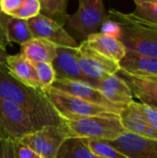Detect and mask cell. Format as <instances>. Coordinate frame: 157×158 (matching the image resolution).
Listing matches in <instances>:
<instances>
[{
    "label": "cell",
    "instance_id": "obj_1",
    "mask_svg": "<svg viewBox=\"0 0 157 158\" xmlns=\"http://www.w3.org/2000/svg\"><path fill=\"white\" fill-rule=\"evenodd\" d=\"M0 97L18 106L29 118L36 130L45 126H59L65 121L41 89L23 84L12 77L6 67L0 65Z\"/></svg>",
    "mask_w": 157,
    "mask_h": 158
},
{
    "label": "cell",
    "instance_id": "obj_2",
    "mask_svg": "<svg viewBox=\"0 0 157 158\" xmlns=\"http://www.w3.org/2000/svg\"><path fill=\"white\" fill-rule=\"evenodd\" d=\"M107 17L121 28L119 41L127 50L157 59V25L144 21L132 12L124 13L111 8Z\"/></svg>",
    "mask_w": 157,
    "mask_h": 158
},
{
    "label": "cell",
    "instance_id": "obj_3",
    "mask_svg": "<svg viewBox=\"0 0 157 158\" xmlns=\"http://www.w3.org/2000/svg\"><path fill=\"white\" fill-rule=\"evenodd\" d=\"M70 138L96 139L112 142L125 132L119 115L106 113L77 120L65 121Z\"/></svg>",
    "mask_w": 157,
    "mask_h": 158
},
{
    "label": "cell",
    "instance_id": "obj_4",
    "mask_svg": "<svg viewBox=\"0 0 157 158\" xmlns=\"http://www.w3.org/2000/svg\"><path fill=\"white\" fill-rule=\"evenodd\" d=\"M43 92L58 116L64 121L77 120L88 117L113 113L108 108L88 103L54 87H50Z\"/></svg>",
    "mask_w": 157,
    "mask_h": 158
},
{
    "label": "cell",
    "instance_id": "obj_5",
    "mask_svg": "<svg viewBox=\"0 0 157 158\" xmlns=\"http://www.w3.org/2000/svg\"><path fill=\"white\" fill-rule=\"evenodd\" d=\"M77 59L82 74L95 89L100 81L117 74L120 69L119 63L93 50L85 40L77 47Z\"/></svg>",
    "mask_w": 157,
    "mask_h": 158
},
{
    "label": "cell",
    "instance_id": "obj_6",
    "mask_svg": "<svg viewBox=\"0 0 157 158\" xmlns=\"http://www.w3.org/2000/svg\"><path fill=\"white\" fill-rule=\"evenodd\" d=\"M68 138L70 133L64 122L59 126H45L27 134L16 143L30 148L43 158H57L61 145Z\"/></svg>",
    "mask_w": 157,
    "mask_h": 158
},
{
    "label": "cell",
    "instance_id": "obj_7",
    "mask_svg": "<svg viewBox=\"0 0 157 158\" xmlns=\"http://www.w3.org/2000/svg\"><path fill=\"white\" fill-rule=\"evenodd\" d=\"M106 17L102 0H80L78 10L68 17V23L73 31L87 39L91 34L98 32Z\"/></svg>",
    "mask_w": 157,
    "mask_h": 158
},
{
    "label": "cell",
    "instance_id": "obj_8",
    "mask_svg": "<svg viewBox=\"0 0 157 158\" xmlns=\"http://www.w3.org/2000/svg\"><path fill=\"white\" fill-rule=\"evenodd\" d=\"M35 131L27 115L18 106L0 97V140L18 142Z\"/></svg>",
    "mask_w": 157,
    "mask_h": 158
},
{
    "label": "cell",
    "instance_id": "obj_9",
    "mask_svg": "<svg viewBox=\"0 0 157 158\" xmlns=\"http://www.w3.org/2000/svg\"><path fill=\"white\" fill-rule=\"evenodd\" d=\"M27 21L33 38H42L61 47L75 48L79 45L76 40L68 33L63 26L41 14Z\"/></svg>",
    "mask_w": 157,
    "mask_h": 158
},
{
    "label": "cell",
    "instance_id": "obj_10",
    "mask_svg": "<svg viewBox=\"0 0 157 158\" xmlns=\"http://www.w3.org/2000/svg\"><path fill=\"white\" fill-rule=\"evenodd\" d=\"M52 87L60 90L64 93L71 94L75 97H78L88 103H92L105 108H108L113 113L119 115L123 106H116L110 103L97 89L93 88L92 85L76 81L56 79Z\"/></svg>",
    "mask_w": 157,
    "mask_h": 158
},
{
    "label": "cell",
    "instance_id": "obj_11",
    "mask_svg": "<svg viewBox=\"0 0 157 158\" xmlns=\"http://www.w3.org/2000/svg\"><path fill=\"white\" fill-rule=\"evenodd\" d=\"M108 143L128 158H157L156 140L125 131Z\"/></svg>",
    "mask_w": 157,
    "mask_h": 158
},
{
    "label": "cell",
    "instance_id": "obj_12",
    "mask_svg": "<svg viewBox=\"0 0 157 158\" xmlns=\"http://www.w3.org/2000/svg\"><path fill=\"white\" fill-rule=\"evenodd\" d=\"M129 85L133 97L157 110V77L133 76L122 69L117 73Z\"/></svg>",
    "mask_w": 157,
    "mask_h": 158
},
{
    "label": "cell",
    "instance_id": "obj_13",
    "mask_svg": "<svg viewBox=\"0 0 157 158\" xmlns=\"http://www.w3.org/2000/svg\"><path fill=\"white\" fill-rule=\"evenodd\" d=\"M52 65L56 71V79L76 81L90 84L79 67L77 47L71 48L57 46L56 57L53 61Z\"/></svg>",
    "mask_w": 157,
    "mask_h": 158
},
{
    "label": "cell",
    "instance_id": "obj_14",
    "mask_svg": "<svg viewBox=\"0 0 157 158\" xmlns=\"http://www.w3.org/2000/svg\"><path fill=\"white\" fill-rule=\"evenodd\" d=\"M97 90L113 105L125 107L133 102L129 85L118 74L109 76L99 82Z\"/></svg>",
    "mask_w": 157,
    "mask_h": 158
},
{
    "label": "cell",
    "instance_id": "obj_15",
    "mask_svg": "<svg viewBox=\"0 0 157 158\" xmlns=\"http://www.w3.org/2000/svg\"><path fill=\"white\" fill-rule=\"evenodd\" d=\"M6 67L9 74L19 81L31 88L42 90V85L36 75L33 64L20 53L8 55L6 59Z\"/></svg>",
    "mask_w": 157,
    "mask_h": 158
},
{
    "label": "cell",
    "instance_id": "obj_16",
    "mask_svg": "<svg viewBox=\"0 0 157 158\" xmlns=\"http://www.w3.org/2000/svg\"><path fill=\"white\" fill-rule=\"evenodd\" d=\"M85 41L93 50L118 63L123 59L127 52L126 47L118 39L107 36L101 32L91 34Z\"/></svg>",
    "mask_w": 157,
    "mask_h": 158
},
{
    "label": "cell",
    "instance_id": "obj_17",
    "mask_svg": "<svg viewBox=\"0 0 157 158\" xmlns=\"http://www.w3.org/2000/svg\"><path fill=\"white\" fill-rule=\"evenodd\" d=\"M56 44L47 40L32 38L20 45V54L32 64L41 62L53 63L56 57Z\"/></svg>",
    "mask_w": 157,
    "mask_h": 158
},
{
    "label": "cell",
    "instance_id": "obj_18",
    "mask_svg": "<svg viewBox=\"0 0 157 158\" xmlns=\"http://www.w3.org/2000/svg\"><path fill=\"white\" fill-rule=\"evenodd\" d=\"M120 69L139 77H157V59L141 56L127 50L119 62Z\"/></svg>",
    "mask_w": 157,
    "mask_h": 158
},
{
    "label": "cell",
    "instance_id": "obj_19",
    "mask_svg": "<svg viewBox=\"0 0 157 158\" xmlns=\"http://www.w3.org/2000/svg\"><path fill=\"white\" fill-rule=\"evenodd\" d=\"M0 21L8 43L20 45L33 38L27 20L16 19L0 12Z\"/></svg>",
    "mask_w": 157,
    "mask_h": 158
},
{
    "label": "cell",
    "instance_id": "obj_20",
    "mask_svg": "<svg viewBox=\"0 0 157 158\" xmlns=\"http://www.w3.org/2000/svg\"><path fill=\"white\" fill-rule=\"evenodd\" d=\"M121 124L127 132L143 136L148 125L142 110V104L131 102L119 113Z\"/></svg>",
    "mask_w": 157,
    "mask_h": 158
},
{
    "label": "cell",
    "instance_id": "obj_21",
    "mask_svg": "<svg viewBox=\"0 0 157 158\" xmlns=\"http://www.w3.org/2000/svg\"><path fill=\"white\" fill-rule=\"evenodd\" d=\"M40 14L56 21L61 26L68 21V0H39Z\"/></svg>",
    "mask_w": 157,
    "mask_h": 158
},
{
    "label": "cell",
    "instance_id": "obj_22",
    "mask_svg": "<svg viewBox=\"0 0 157 158\" xmlns=\"http://www.w3.org/2000/svg\"><path fill=\"white\" fill-rule=\"evenodd\" d=\"M57 158H103L94 155L82 138H68L61 145Z\"/></svg>",
    "mask_w": 157,
    "mask_h": 158
},
{
    "label": "cell",
    "instance_id": "obj_23",
    "mask_svg": "<svg viewBox=\"0 0 157 158\" xmlns=\"http://www.w3.org/2000/svg\"><path fill=\"white\" fill-rule=\"evenodd\" d=\"M132 12L139 19L157 25V0H135Z\"/></svg>",
    "mask_w": 157,
    "mask_h": 158
},
{
    "label": "cell",
    "instance_id": "obj_24",
    "mask_svg": "<svg viewBox=\"0 0 157 158\" xmlns=\"http://www.w3.org/2000/svg\"><path fill=\"white\" fill-rule=\"evenodd\" d=\"M90 150L96 156L103 158H128L115 149L108 142L96 139H84Z\"/></svg>",
    "mask_w": 157,
    "mask_h": 158
},
{
    "label": "cell",
    "instance_id": "obj_25",
    "mask_svg": "<svg viewBox=\"0 0 157 158\" xmlns=\"http://www.w3.org/2000/svg\"><path fill=\"white\" fill-rule=\"evenodd\" d=\"M36 75L38 80L42 85V90L44 91L50 87H52L54 81L56 79V71L53 68L52 63L41 62L33 64Z\"/></svg>",
    "mask_w": 157,
    "mask_h": 158
},
{
    "label": "cell",
    "instance_id": "obj_26",
    "mask_svg": "<svg viewBox=\"0 0 157 158\" xmlns=\"http://www.w3.org/2000/svg\"><path fill=\"white\" fill-rule=\"evenodd\" d=\"M40 14V2L39 0H24L22 6L12 14L13 18L28 20Z\"/></svg>",
    "mask_w": 157,
    "mask_h": 158
},
{
    "label": "cell",
    "instance_id": "obj_27",
    "mask_svg": "<svg viewBox=\"0 0 157 158\" xmlns=\"http://www.w3.org/2000/svg\"><path fill=\"white\" fill-rule=\"evenodd\" d=\"M99 32H101L103 34H105L107 36L118 39V40L121 37V28H120V26L116 21L109 19L108 17H106V19L102 23Z\"/></svg>",
    "mask_w": 157,
    "mask_h": 158
},
{
    "label": "cell",
    "instance_id": "obj_28",
    "mask_svg": "<svg viewBox=\"0 0 157 158\" xmlns=\"http://www.w3.org/2000/svg\"><path fill=\"white\" fill-rule=\"evenodd\" d=\"M0 158L18 157V144L12 140H0Z\"/></svg>",
    "mask_w": 157,
    "mask_h": 158
},
{
    "label": "cell",
    "instance_id": "obj_29",
    "mask_svg": "<svg viewBox=\"0 0 157 158\" xmlns=\"http://www.w3.org/2000/svg\"><path fill=\"white\" fill-rule=\"evenodd\" d=\"M24 0H0V12L12 16L23 4Z\"/></svg>",
    "mask_w": 157,
    "mask_h": 158
},
{
    "label": "cell",
    "instance_id": "obj_30",
    "mask_svg": "<svg viewBox=\"0 0 157 158\" xmlns=\"http://www.w3.org/2000/svg\"><path fill=\"white\" fill-rule=\"evenodd\" d=\"M142 110L147 125L157 131V110L143 104H142Z\"/></svg>",
    "mask_w": 157,
    "mask_h": 158
},
{
    "label": "cell",
    "instance_id": "obj_31",
    "mask_svg": "<svg viewBox=\"0 0 157 158\" xmlns=\"http://www.w3.org/2000/svg\"><path fill=\"white\" fill-rule=\"evenodd\" d=\"M18 144V143H17ZM18 157L19 158H43L38 155L37 153L33 152L30 148L26 146H22L18 144Z\"/></svg>",
    "mask_w": 157,
    "mask_h": 158
},
{
    "label": "cell",
    "instance_id": "obj_32",
    "mask_svg": "<svg viewBox=\"0 0 157 158\" xmlns=\"http://www.w3.org/2000/svg\"><path fill=\"white\" fill-rule=\"evenodd\" d=\"M8 44H9V43H8L7 39H6V37L4 29H3L2 24H1V21H0V47L3 48V49H6Z\"/></svg>",
    "mask_w": 157,
    "mask_h": 158
},
{
    "label": "cell",
    "instance_id": "obj_33",
    "mask_svg": "<svg viewBox=\"0 0 157 158\" xmlns=\"http://www.w3.org/2000/svg\"><path fill=\"white\" fill-rule=\"evenodd\" d=\"M8 54L6 49H3L0 47V65H3L6 63V59L7 57Z\"/></svg>",
    "mask_w": 157,
    "mask_h": 158
}]
</instances>
